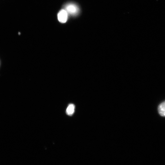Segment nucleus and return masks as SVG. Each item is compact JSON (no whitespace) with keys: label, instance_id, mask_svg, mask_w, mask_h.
I'll list each match as a JSON object with an SVG mask.
<instances>
[{"label":"nucleus","instance_id":"1","mask_svg":"<svg viewBox=\"0 0 165 165\" xmlns=\"http://www.w3.org/2000/svg\"><path fill=\"white\" fill-rule=\"evenodd\" d=\"M65 9L68 15L75 16L80 12L79 7L76 4L70 3L66 4L64 6Z\"/></svg>","mask_w":165,"mask_h":165},{"label":"nucleus","instance_id":"2","mask_svg":"<svg viewBox=\"0 0 165 165\" xmlns=\"http://www.w3.org/2000/svg\"><path fill=\"white\" fill-rule=\"evenodd\" d=\"M68 15L65 9L61 10L58 14V18L59 21L61 23H66L68 20Z\"/></svg>","mask_w":165,"mask_h":165},{"label":"nucleus","instance_id":"3","mask_svg":"<svg viewBox=\"0 0 165 165\" xmlns=\"http://www.w3.org/2000/svg\"><path fill=\"white\" fill-rule=\"evenodd\" d=\"M75 106L74 104H71L67 107L66 113L69 116L72 115L75 112Z\"/></svg>","mask_w":165,"mask_h":165},{"label":"nucleus","instance_id":"4","mask_svg":"<svg viewBox=\"0 0 165 165\" xmlns=\"http://www.w3.org/2000/svg\"><path fill=\"white\" fill-rule=\"evenodd\" d=\"M158 111L161 116L165 117V101L163 102L158 107Z\"/></svg>","mask_w":165,"mask_h":165}]
</instances>
